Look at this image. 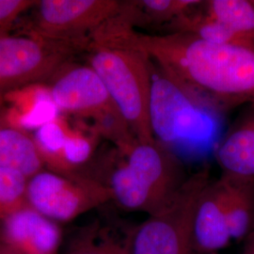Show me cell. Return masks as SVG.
<instances>
[{
  "instance_id": "1",
  "label": "cell",
  "mask_w": 254,
  "mask_h": 254,
  "mask_svg": "<svg viewBox=\"0 0 254 254\" xmlns=\"http://www.w3.org/2000/svg\"><path fill=\"white\" fill-rule=\"evenodd\" d=\"M107 31L145 53L205 108L220 112L244 103L254 106V49L181 33L143 34L121 18L110 21Z\"/></svg>"
},
{
  "instance_id": "2",
  "label": "cell",
  "mask_w": 254,
  "mask_h": 254,
  "mask_svg": "<svg viewBox=\"0 0 254 254\" xmlns=\"http://www.w3.org/2000/svg\"><path fill=\"white\" fill-rule=\"evenodd\" d=\"M86 54L88 64L106 86L136 139L154 140L150 117L153 85L150 58L100 27L90 36Z\"/></svg>"
},
{
  "instance_id": "3",
  "label": "cell",
  "mask_w": 254,
  "mask_h": 254,
  "mask_svg": "<svg viewBox=\"0 0 254 254\" xmlns=\"http://www.w3.org/2000/svg\"><path fill=\"white\" fill-rule=\"evenodd\" d=\"M211 181L204 166L161 208L128 232L132 254H192L193 220L200 193Z\"/></svg>"
},
{
  "instance_id": "4",
  "label": "cell",
  "mask_w": 254,
  "mask_h": 254,
  "mask_svg": "<svg viewBox=\"0 0 254 254\" xmlns=\"http://www.w3.org/2000/svg\"><path fill=\"white\" fill-rule=\"evenodd\" d=\"M89 42L51 40L27 30L0 37V95L50 81L77 55L86 53Z\"/></svg>"
},
{
  "instance_id": "5",
  "label": "cell",
  "mask_w": 254,
  "mask_h": 254,
  "mask_svg": "<svg viewBox=\"0 0 254 254\" xmlns=\"http://www.w3.org/2000/svg\"><path fill=\"white\" fill-rule=\"evenodd\" d=\"M110 200L109 188L85 174L44 170L27 180V205L56 223L70 222Z\"/></svg>"
},
{
  "instance_id": "6",
  "label": "cell",
  "mask_w": 254,
  "mask_h": 254,
  "mask_svg": "<svg viewBox=\"0 0 254 254\" xmlns=\"http://www.w3.org/2000/svg\"><path fill=\"white\" fill-rule=\"evenodd\" d=\"M118 0L37 1L27 31L59 41H86L109 19L117 15Z\"/></svg>"
},
{
  "instance_id": "7",
  "label": "cell",
  "mask_w": 254,
  "mask_h": 254,
  "mask_svg": "<svg viewBox=\"0 0 254 254\" xmlns=\"http://www.w3.org/2000/svg\"><path fill=\"white\" fill-rule=\"evenodd\" d=\"M152 62V61H151ZM153 85L150 105L154 138L167 146L191 136L197 108H205L182 84L152 62ZM170 147V146H169Z\"/></svg>"
},
{
  "instance_id": "8",
  "label": "cell",
  "mask_w": 254,
  "mask_h": 254,
  "mask_svg": "<svg viewBox=\"0 0 254 254\" xmlns=\"http://www.w3.org/2000/svg\"><path fill=\"white\" fill-rule=\"evenodd\" d=\"M60 112L91 121L119 111L106 86L89 64H68L47 84Z\"/></svg>"
},
{
  "instance_id": "9",
  "label": "cell",
  "mask_w": 254,
  "mask_h": 254,
  "mask_svg": "<svg viewBox=\"0 0 254 254\" xmlns=\"http://www.w3.org/2000/svg\"><path fill=\"white\" fill-rule=\"evenodd\" d=\"M62 240L59 224L28 205L0 225V254H57Z\"/></svg>"
},
{
  "instance_id": "10",
  "label": "cell",
  "mask_w": 254,
  "mask_h": 254,
  "mask_svg": "<svg viewBox=\"0 0 254 254\" xmlns=\"http://www.w3.org/2000/svg\"><path fill=\"white\" fill-rule=\"evenodd\" d=\"M120 154L165 200H170L189 178L180 158L171 147L157 139L151 142H140L136 139Z\"/></svg>"
},
{
  "instance_id": "11",
  "label": "cell",
  "mask_w": 254,
  "mask_h": 254,
  "mask_svg": "<svg viewBox=\"0 0 254 254\" xmlns=\"http://www.w3.org/2000/svg\"><path fill=\"white\" fill-rule=\"evenodd\" d=\"M103 176L98 181L109 188L112 200L128 212H142L148 216L168 201L146 183L114 147L105 161Z\"/></svg>"
},
{
  "instance_id": "12",
  "label": "cell",
  "mask_w": 254,
  "mask_h": 254,
  "mask_svg": "<svg viewBox=\"0 0 254 254\" xmlns=\"http://www.w3.org/2000/svg\"><path fill=\"white\" fill-rule=\"evenodd\" d=\"M232 236L228 225L224 192L220 178L211 180L200 193L193 220V252L218 254L226 248Z\"/></svg>"
},
{
  "instance_id": "13",
  "label": "cell",
  "mask_w": 254,
  "mask_h": 254,
  "mask_svg": "<svg viewBox=\"0 0 254 254\" xmlns=\"http://www.w3.org/2000/svg\"><path fill=\"white\" fill-rule=\"evenodd\" d=\"M1 115L6 127L36 130L60 115L46 83L33 84L1 94Z\"/></svg>"
},
{
  "instance_id": "14",
  "label": "cell",
  "mask_w": 254,
  "mask_h": 254,
  "mask_svg": "<svg viewBox=\"0 0 254 254\" xmlns=\"http://www.w3.org/2000/svg\"><path fill=\"white\" fill-rule=\"evenodd\" d=\"M215 157L222 173L254 178V106L237 119L218 141Z\"/></svg>"
},
{
  "instance_id": "15",
  "label": "cell",
  "mask_w": 254,
  "mask_h": 254,
  "mask_svg": "<svg viewBox=\"0 0 254 254\" xmlns=\"http://www.w3.org/2000/svg\"><path fill=\"white\" fill-rule=\"evenodd\" d=\"M219 178L232 239H246L254 231V178L228 173Z\"/></svg>"
},
{
  "instance_id": "16",
  "label": "cell",
  "mask_w": 254,
  "mask_h": 254,
  "mask_svg": "<svg viewBox=\"0 0 254 254\" xmlns=\"http://www.w3.org/2000/svg\"><path fill=\"white\" fill-rule=\"evenodd\" d=\"M194 10L195 9L183 14L166 26V33L188 34L207 43L254 49V35L237 32L210 17L202 10Z\"/></svg>"
},
{
  "instance_id": "17",
  "label": "cell",
  "mask_w": 254,
  "mask_h": 254,
  "mask_svg": "<svg viewBox=\"0 0 254 254\" xmlns=\"http://www.w3.org/2000/svg\"><path fill=\"white\" fill-rule=\"evenodd\" d=\"M0 167L20 173L27 180L44 171L45 165L33 136L17 128H1Z\"/></svg>"
},
{
  "instance_id": "18",
  "label": "cell",
  "mask_w": 254,
  "mask_h": 254,
  "mask_svg": "<svg viewBox=\"0 0 254 254\" xmlns=\"http://www.w3.org/2000/svg\"><path fill=\"white\" fill-rule=\"evenodd\" d=\"M198 0H130L123 1L121 13L136 27L168 26L175 19L200 6Z\"/></svg>"
},
{
  "instance_id": "19",
  "label": "cell",
  "mask_w": 254,
  "mask_h": 254,
  "mask_svg": "<svg viewBox=\"0 0 254 254\" xmlns=\"http://www.w3.org/2000/svg\"><path fill=\"white\" fill-rule=\"evenodd\" d=\"M65 254H132L129 236L118 238L109 228L93 222L79 229L67 247Z\"/></svg>"
},
{
  "instance_id": "20",
  "label": "cell",
  "mask_w": 254,
  "mask_h": 254,
  "mask_svg": "<svg viewBox=\"0 0 254 254\" xmlns=\"http://www.w3.org/2000/svg\"><path fill=\"white\" fill-rule=\"evenodd\" d=\"M73 125L62 115L37 128L33 139L45 167L53 173H64V146Z\"/></svg>"
},
{
  "instance_id": "21",
  "label": "cell",
  "mask_w": 254,
  "mask_h": 254,
  "mask_svg": "<svg viewBox=\"0 0 254 254\" xmlns=\"http://www.w3.org/2000/svg\"><path fill=\"white\" fill-rule=\"evenodd\" d=\"M202 11L237 32L254 35V0L202 1Z\"/></svg>"
},
{
  "instance_id": "22",
  "label": "cell",
  "mask_w": 254,
  "mask_h": 254,
  "mask_svg": "<svg viewBox=\"0 0 254 254\" xmlns=\"http://www.w3.org/2000/svg\"><path fill=\"white\" fill-rule=\"evenodd\" d=\"M27 179L0 167V225L6 218L27 206Z\"/></svg>"
},
{
  "instance_id": "23",
  "label": "cell",
  "mask_w": 254,
  "mask_h": 254,
  "mask_svg": "<svg viewBox=\"0 0 254 254\" xmlns=\"http://www.w3.org/2000/svg\"><path fill=\"white\" fill-rule=\"evenodd\" d=\"M35 0H0V37L8 35L26 11L32 9Z\"/></svg>"
},
{
  "instance_id": "24",
  "label": "cell",
  "mask_w": 254,
  "mask_h": 254,
  "mask_svg": "<svg viewBox=\"0 0 254 254\" xmlns=\"http://www.w3.org/2000/svg\"><path fill=\"white\" fill-rule=\"evenodd\" d=\"M242 254H254V231L246 238L245 247Z\"/></svg>"
},
{
  "instance_id": "25",
  "label": "cell",
  "mask_w": 254,
  "mask_h": 254,
  "mask_svg": "<svg viewBox=\"0 0 254 254\" xmlns=\"http://www.w3.org/2000/svg\"><path fill=\"white\" fill-rule=\"evenodd\" d=\"M0 109H1V107H0ZM5 127H6V126H5L4 122H3V119H2V115H1V112H0V129Z\"/></svg>"
},
{
  "instance_id": "26",
  "label": "cell",
  "mask_w": 254,
  "mask_h": 254,
  "mask_svg": "<svg viewBox=\"0 0 254 254\" xmlns=\"http://www.w3.org/2000/svg\"><path fill=\"white\" fill-rule=\"evenodd\" d=\"M1 105H2V99H1V95H0V107H1Z\"/></svg>"
},
{
  "instance_id": "27",
  "label": "cell",
  "mask_w": 254,
  "mask_h": 254,
  "mask_svg": "<svg viewBox=\"0 0 254 254\" xmlns=\"http://www.w3.org/2000/svg\"></svg>"
}]
</instances>
